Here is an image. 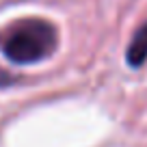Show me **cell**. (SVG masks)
<instances>
[{"mask_svg": "<svg viewBox=\"0 0 147 147\" xmlns=\"http://www.w3.org/2000/svg\"><path fill=\"white\" fill-rule=\"evenodd\" d=\"M59 35L50 22L26 18L0 30V52L15 65H32L54 54Z\"/></svg>", "mask_w": 147, "mask_h": 147, "instance_id": "1", "label": "cell"}, {"mask_svg": "<svg viewBox=\"0 0 147 147\" xmlns=\"http://www.w3.org/2000/svg\"><path fill=\"white\" fill-rule=\"evenodd\" d=\"M125 59H128V65H132V67H141L147 61V22L134 32L128 52H125Z\"/></svg>", "mask_w": 147, "mask_h": 147, "instance_id": "2", "label": "cell"}, {"mask_svg": "<svg viewBox=\"0 0 147 147\" xmlns=\"http://www.w3.org/2000/svg\"><path fill=\"white\" fill-rule=\"evenodd\" d=\"M15 80H18V78H15L13 74L5 71V69H0V87H11Z\"/></svg>", "mask_w": 147, "mask_h": 147, "instance_id": "3", "label": "cell"}]
</instances>
